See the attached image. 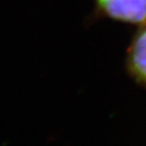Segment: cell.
Segmentation results:
<instances>
[{"instance_id":"cell-1","label":"cell","mask_w":146,"mask_h":146,"mask_svg":"<svg viewBox=\"0 0 146 146\" xmlns=\"http://www.w3.org/2000/svg\"><path fill=\"white\" fill-rule=\"evenodd\" d=\"M110 16L130 23L146 21V0H98Z\"/></svg>"},{"instance_id":"cell-2","label":"cell","mask_w":146,"mask_h":146,"mask_svg":"<svg viewBox=\"0 0 146 146\" xmlns=\"http://www.w3.org/2000/svg\"><path fill=\"white\" fill-rule=\"evenodd\" d=\"M130 63L134 73L146 81V29L140 33L131 48Z\"/></svg>"}]
</instances>
